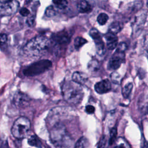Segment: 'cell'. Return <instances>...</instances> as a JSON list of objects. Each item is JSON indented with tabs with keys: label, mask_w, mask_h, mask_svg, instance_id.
I'll use <instances>...</instances> for the list:
<instances>
[{
	"label": "cell",
	"mask_w": 148,
	"mask_h": 148,
	"mask_svg": "<svg viewBox=\"0 0 148 148\" xmlns=\"http://www.w3.org/2000/svg\"><path fill=\"white\" fill-rule=\"evenodd\" d=\"M57 14V10L56 9V8L53 6V5L49 6L47 7L45 11V14L48 17H52L55 16Z\"/></svg>",
	"instance_id": "22"
},
{
	"label": "cell",
	"mask_w": 148,
	"mask_h": 148,
	"mask_svg": "<svg viewBox=\"0 0 148 148\" xmlns=\"http://www.w3.org/2000/svg\"><path fill=\"white\" fill-rule=\"evenodd\" d=\"M29 101V97L22 92L16 93L13 98V102L17 106H25Z\"/></svg>",
	"instance_id": "11"
},
{
	"label": "cell",
	"mask_w": 148,
	"mask_h": 148,
	"mask_svg": "<svg viewBox=\"0 0 148 148\" xmlns=\"http://www.w3.org/2000/svg\"><path fill=\"white\" fill-rule=\"evenodd\" d=\"M34 16H30L28 18L27 20V23L29 26H32L34 23Z\"/></svg>",
	"instance_id": "34"
},
{
	"label": "cell",
	"mask_w": 148,
	"mask_h": 148,
	"mask_svg": "<svg viewBox=\"0 0 148 148\" xmlns=\"http://www.w3.org/2000/svg\"><path fill=\"white\" fill-rule=\"evenodd\" d=\"M28 143L32 146L36 147H42V143L36 135L31 136L28 139Z\"/></svg>",
	"instance_id": "18"
},
{
	"label": "cell",
	"mask_w": 148,
	"mask_h": 148,
	"mask_svg": "<svg viewBox=\"0 0 148 148\" xmlns=\"http://www.w3.org/2000/svg\"><path fill=\"white\" fill-rule=\"evenodd\" d=\"M51 143L57 148H71L73 139L66 130L65 127L60 123L55 124L50 131Z\"/></svg>",
	"instance_id": "2"
},
{
	"label": "cell",
	"mask_w": 148,
	"mask_h": 148,
	"mask_svg": "<svg viewBox=\"0 0 148 148\" xmlns=\"http://www.w3.org/2000/svg\"><path fill=\"white\" fill-rule=\"evenodd\" d=\"M51 66L52 63L50 60H40L25 67L23 70V73L26 76H34L39 75L49 70Z\"/></svg>",
	"instance_id": "5"
},
{
	"label": "cell",
	"mask_w": 148,
	"mask_h": 148,
	"mask_svg": "<svg viewBox=\"0 0 148 148\" xmlns=\"http://www.w3.org/2000/svg\"><path fill=\"white\" fill-rule=\"evenodd\" d=\"M105 39L106 41V46L109 50H113L117 47L118 38L116 35L108 32L105 35Z\"/></svg>",
	"instance_id": "12"
},
{
	"label": "cell",
	"mask_w": 148,
	"mask_h": 148,
	"mask_svg": "<svg viewBox=\"0 0 148 148\" xmlns=\"http://www.w3.org/2000/svg\"><path fill=\"white\" fill-rule=\"evenodd\" d=\"M89 34L91 36V37L94 40V41L102 39L99 32L94 28H92L90 29L89 32Z\"/></svg>",
	"instance_id": "24"
},
{
	"label": "cell",
	"mask_w": 148,
	"mask_h": 148,
	"mask_svg": "<svg viewBox=\"0 0 148 148\" xmlns=\"http://www.w3.org/2000/svg\"><path fill=\"white\" fill-rule=\"evenodd\" d=\"M69 41L70 36L68 33L66 31H61L53 35L50 39V44L53 43L54 46L62 47L66 46Z\"/></svg>",
	"instance_id": "8"
},
{
	"label": "cell",
	"mask_w": 148,
	"mask_h": 148,
	"mask_svg": "<svg viewBox=\"0 0 148 148\" xmlns=\"http://www.w3.org/2000/svg\"><path fill=\"white\" fill-rule=\"evenodd\" d=\"M94 89L98 94L106 93L111 90V83L108 79L102 80L95 84Z\"/></svg>",
	"instance_id": "10"
},
{
	"label": "cell",
	"mask_w": 148,
	"mask_h": 148,
	"mask_svg": "<svg viewBox=\"0 0 148 148\" xmlns=\"http://www.w3.org/2000/svg\"><path fill=\"white\" fill-rule=\"evenodd\" d=\"M147 7L148 8V1L147 2Z\"/></svg>",
	"instance_id": "36"
},
{
	"label": "cell",
	"mask_w": 148,
	"mask_h": 148,
	"mask_svg": "<svg viewBox=\"0 0 148 148\" xmlns=\"http://www.w3.org/2000/svg\"><path fill=\"white\" fill-rule=\"evenodd\" d=\"M0 14L10 16L14 14L19 8V2L17 1H0Z\"/></svg>",
	"instance_id": "7"
},
{
	"label": "cell",
	"mask_w": 148,
	"mask_h": 148,
	"mask_svg": "<svg viewBox=\"0 0 148 148\" xmlns=\"http://www.w3.org/2000/svg\"><path fill=\"white\" fill-rule=\"evenodd\" d=\"M147 17L146 10H140L136 13L132 22V32L134 36H136L142 31Z\"/></svg>",
	"instance_id": "6"
},
{
	"label": "cell",
	"mask_w": 148,
	"mask_h": 148,
	"mask_svg": "<svg viewBox=\"0 0 148 148\" xmlns=\"http://www.w3.org/2000/svg\"><path fill=\"white\" fill-rule=\"evenodd\" d=\"M19 12L20 13V14L24 17H25V16H28L29 14H30V11L26 8H21L20 10H19Z\"/></svg>",
	"instance_id": "32"
},
{
	"label": "cell",
	"mask_w": 148,
	"mask_h": 148,
	"mask_svg": "<svg viewBox=\"0 0 148 148\" xmlns=\"http://www.w3.org/2000/svg\"><path fill=\"white\" fill-rule=\"evenodd\" d=\"M85 110L88 114H92L95 111V108L93 106L89 105L86 106Z\"/></svg>",
	"instance_id": "33"
},
{
	"label": "cell",
	"mask_w": 148,
	"mask_h": 148,
	"mask_svg": "<svg viewBox=\"0 0 148 148\" xmlns=\"http://www.w3.org/2000/svg\"><path fill=\"white\" fill-rule=\"evenodd\" d=\"M97 53L99 56H102L105 52V47L103 42L102 39L95 40Z\"/></svg>",
	"instance_id": "16"
},
{
	"label": "cell",
	"mask_w": 148,
	"mask_h": 148,
	"mask_svg": "<svg viewBox=\"0 0 148 148\" xmlns=\"http://www.w3.org/2000/svg\"><path fill=\"white\" fill-rule=\"evenodd\" d=\"M0 148H6V147H5L4 146H1Z\"/></svg>",
	"instance_id": "35"
},
{
	"label": "cell",
	"mask_w": 148,
	"mask_h": 148,
	"mask_svg": "<svg viewBox=\"0 0 148 148\" xmlns=\"http://www.w3.org/2000/svg\"><path fill=\"white\" fill-rule=\"evenodd\" d=\"M8 42V36L5 34H0V47L4 46Z\"/></svg>",
	"instance_id": "29"
},
{
	"label": "cell",
	"mask_w": 148,
	"mask_h": 148,
	"mask_svg": "<svg viewBox=\"0 0 148 148\" xmlns=\"http://www.w3.org/2000/svg\"><path fill=\"white\" fill-rule=\"evenodd\" d=\"M125 61V54L124 52L116 51L110 58L108 63V69L109 70H116L118 69L121 64Z\"/></svg>",
	"instance_id": "9"
},
{
	"label": "cell",
	"mask_w": 148,
	"mask_h": 148,
	"mask_svg": "<svg viewBox=\"0 0 148 148\" xmlns=\"http://www.w3.org/2000/svg\"><path fill=\"white\" fill-rule=\"evenodd\" d=\"M127 44L125 43H124V42H121L117 46V48L116 50L119 51H121V52H124V51L127 49Z\"/></svg>",
	"instance_id": "31"
},
{
	"label": "cell",
	"mask_w": 148,
	"mask_h": 148,
	"mask_svg": "<svg viewBox=\"0 0 148 148\" xmlns=\"http://www.w3.org/2000/svg\"><path fill=\"white\" fill-rule=\"evenodd\" d=\"M50 45V39L43 35H39L25 44L23 47V52L28 57H39L46 52Z\"/></svg>",
	"instance_id": "1"
},
{
	"label": "cell",
	"mask_w": 148,
	"mask_h": 148,
	"mask_svg": "<svg viewBox=\"0 0 148 148\" xmlns=\"http://www.w3.org/2000/svg\"><path fill=\"white\" fill-rule=\"evenodd\" d=\"M77 9L78 11L82 13H88L92 10L91 6L86 1H79L77 4Z\"/></svg>",
	"instance_id": "14"
},
{
	"label": "cell",
	"mask_w": 148,
	"mask_h": 148,
	"mask_svg": "<svg viewBox=\"0 0 148 148\" xmlns=\"http://www.w3.org/2000/svg\"><path fill=\"white\" fill-rule=\"evenodd\" d=\"M116 136H117V129L116 128L114 127L110 131V140L109 143L110 145H113L116 140Z\"/></svg>",
	"instance_id": "27"
},
{
	"label": "cell",
	"mask_w": 148,
	"mask_h": 148,
	"mask_svg": "<svg viewBox=\"0 0 148 148\" xmlns=\"http://www.w3.org/2000/svg\"><path fill=\"white\" fill-rule=\"evenodd\" d=\"M99 63L96 60H91L88 64V68L91 71H96L99 69Z\"/></svg>",
	"instance_id": "26"
},
{
	"label": "cell",
	"mask_w": 148,
	"mask_h": 148,
	"mask_svg": "<svg viewBox=\"0 0 148 148\" xmlns=\"http://www.w3.org/2000/svg\"><path fill=\"white\" fill-rule=\"evenodd\" d=\"M61 92L64 100L72 105L80 103L84 95L81 85L73 80H67L62 83Z\"/></svg>",
	"instance_id": "3"
},
{
	"label": "cell",
	"mask_w": 148,
	"mask_h": 148,
	"mask_svg": "<svg viewBox=\"0 0 148 148\" xmlns=\"http://www.w3.org/2000/svg\"><path fill=\"white\" fill-rule=\"evenodd\" d=\"M53 3L56 7L60 9H65L68 6V2L66 1H53Z\"/></svg>",
	"instance_id": "25"
},
{
	"label": "cell",
	"mask_w": 148,
	"mask_h": 148,
	"mask_svg": "<svg viewBox=\"0 0 148 148\" xmlns=\"http://www.w3.org/2000/svg\"><path fill=\"white\" fill-rule=\"evenodd\" d=\"M109 18L108 16L104 13H100L97 17V21L100 25H104L106 23Z\"/></svg>",
	"instance_id": "23"
},
{
	"label": "cell",
	"mask_w": 148,
	"mask_h": 148,
	"mask_svg": "<svg viewBox=\"0 0 148 148\" xmlns=\"http://www.w3.org/2000/svg\"><path fill=\"white\" fill-rule=\"evenodd\" d=\"M30 128L29 120L25 117H20L13 123L11 132L14 138L20 139L27 136Z\"/></svg>",
	"instance_id": "4"
},
{
	"label": "cell",
	"mask_w": 148,
	"mask_h": 148,
	"mask_svg": "<svg viewBox=\"0 0 148 148\" xmlns=\"http://www.w3.org/2000/svg\"><path fill=\"white\" fill-rule=\"evenodd\" d=\"M114 143V148H131L130 145L123 138H119Z\"/></svg>",
	"instance_id": "17"
},
{
	"label": "cell",
	"mask_w": 148,
	"mask_h": 148,
	"mask_svg": "<svg viewBox=\"0 0 148 148\" xmlns=\"http://www.w3.org/2000/svg\"><path fill=\"white\" fill-rule=\"evenodd\" d=\"M133 88V84L131 83H129L127 84H126L122 90V94L125 98H127L129 97L132 90Z\"/></svg>",
	"instance_id": "19"
},
{
	"label": "cell",
	"mask_w": 148,
	"mask_h": 148,
	"mask_svg": "<svg viewBox=\"0 0 148 148\" xmlns=\"http://www.w3.org/2000/svg\"><path fill=\"white\" fill-rule=\"evenodd\" d=\"M123 28V24L119 21H114L109 27V32L116 35Z\"/></svg>",
	"instance_id": "15"
},
{
	"label": "cell",
	"mask_w": 148,
	"mask_h": 148,
	"mask_svg": "<svg viewBox=\"0 0 148 148\" xmlns=\"http://www.w3.org/2000/svg\"><path fill=\"white\" fill-rule=\"evenodd\" d=\"M72 80L79 84L80 85L85 84L88 80L87 76L85 73L80 72H74L72 75Z\"/></svg>",
	"instance_id": "13"
},
{
	"label": "cell",
	"mask_w": 148,
	"mask_h": 148,
	"mask_svg": "<svg viewBox=\"0 0 148 148\" xmlns=\"http://www.w3.org/2000/svg\"><path fill=\"white\" fill-rule=\"evenodd\" d=\"M87 42V41L86 39H85L82 37L78 36V37H76L74 40V46L75 49H79Z\"/></svg>",
	"instance_id": "20"
},
{
	"label": "cell",
	"mask_w": 148,
	"mask_h": 148,
	"mask_svg": "<svg viewBox=\"0 0 148 148\" xmlns=\"http://www.w3.org/2000/svg\"><path fill=\"white\" fill-rule=\"evenodd\" d=\"M106 144V138L105 136H102L98 144V148H105Z\"/></svg>",
	"instance_id": "30"
},
{
	"label": "cell",
	"mask_w": 148,
	"mask_h": 148,
	"mask_svg": "<svg viewBox=\"0 0 148 148\" xmlns=\"http://www.w3.org/2000/svg\"><path fill=\"white\" fill-rule=\"evenodd\" d=\"M87 143V139L85 137H82L76 143L75 148H86Z\"/></svg>",
	"instance_id": "21"
},
{
	"label": "cell",
	"mask_w": 148,
	"mask_h": 148,
	"mask_svg": "<svg viewBox=\"0 0 148 148\" xmlns=\"http://www.w3.org/2000/svg\"><path fill=\"white\" fill-rule=\"evenodd\" d=\"M143 45L146 50H148V25L147 26L143 36Z\"/></svg>",
	"instance_id": "28"
}]
</instances>
